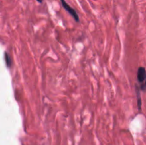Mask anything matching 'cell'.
Returning a JSON list of instances; mask_svg holds the SVG:
<instances>
[{"label": "cell", "mask_w": 146, "mask_h": 145, "mask_svg": "<svg viewBox=\"0 0 146 145\" xmlns=\"http://www.w3.org/2000/svg\"><path fill=\"white\" fill-rule=\"evenodd\" d=\"M141 89L142 90H146V78L145 80V82H144L143 84H141Z\"/></svg>", "instance_id": "5b68a950"}, {"label": "cell", "mask_w": 146, "mask_h": 145, "mask_svg": "<svg viewBox=\"0 0 146 145\" xmlns=\"http://www.w3.org/2000/svg\"><path fill=\"white\" fill-rule=\"evenodd\" d=\"M37 1H38V2H39V3H42V0H36Z\"/></svg>", "instance_id": "8992f818"}, {"label": "cell", "mask_w": 146, "mask_h": 145, "mask_svg": "<svg viewBox=\"0 0 146 145\" xmlns=\"http://www.w3.org/2000/svg\"><path fill=\"white\" fill-rule=\"evenodd\" d=\"M4 59H5V63L7 68H9L11 66V59L10 58L9 55L8 54V53H4Z\"/></svg>", "instance_id": "3957f363"}, {"label": "cell", "mask_w": 146, "mask_h": 145, "mask_svg": "<svg viewBox=\"0 0 146 145\" xmlns=\"http://www.w3.org/2000/svg\"><path fill=\"white\" fill-rule=\"evenodd\" d=\"M136 92H137V98H138V107L139 111L141 110V106H142V101H141V94H140V91L138 88H136Z\"/></svg>", "instance_id": "277c9868"}, {"label": "cell", "mask_w": 146, "mask_h": 145, "mask_svg": "<svg viewBox=\"0 0 146 145\" xmlns=\"http://www.w3.org/2000/svg\"><path fill=\"white\" fill-rule=\"evenodd\" d=\"M146 78V70L144 67H139L138 69V73H137V78L140 83L143 84L145 82Z\"/></svg>", "instance_id": "7a4b0ae2"}, {"label": "cell", "mask_w": 146, "mask_h": 145, "mask_svg": "<svg viewBox=\"0 0 146 145\" xmlns=\"http://www.w3.org/2000/svg\"><path fill=\"white\" fill-rule=\"evenodd\" d=\"M61 2L63 7L64 8V9H65L67 12H68V14L74 18V19L75 20L76 22H78V21H79V16H78V14H77V12L76 11V10L74 9H73L72 7H71V6H70L69 4H67L66 1L65 0H61Z\"/></svg>", "instance_id": "6da1fadb"}]
</instances>
